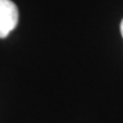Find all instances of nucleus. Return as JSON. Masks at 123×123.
<instances>
[{
    "mask_svg": "<svg viewBox=\"0 0 123 123\" xmlns=\"http://www.w3.org/2000/svg\"><path fill=\"white\" fill-rule=\"evenodd\" d=\"M120 29H121V34H122V37H123V19H122V22H121V26H120Z\"/></svg>",
    "mask_w": 123,
    "mask_h": 123,
    "instance_id": "f03ea898",
    "label": "nucleus"
},
{
    "mask_svg": "<svg viewBox=\"0 0 123 123\" xmlns=\"http://www.w3.org/2000/svg\"><path fill=\"white\" fill-rule=\"evenodd\" d=\"M18 8L12 0H0V39L7 38L17 26Z\"/></svg>",
    "mask_w": 123,
    "mask_h": 123,
    "instance_id": "f257e3e1",
    "label": "nucleus"
}]
</instances>
